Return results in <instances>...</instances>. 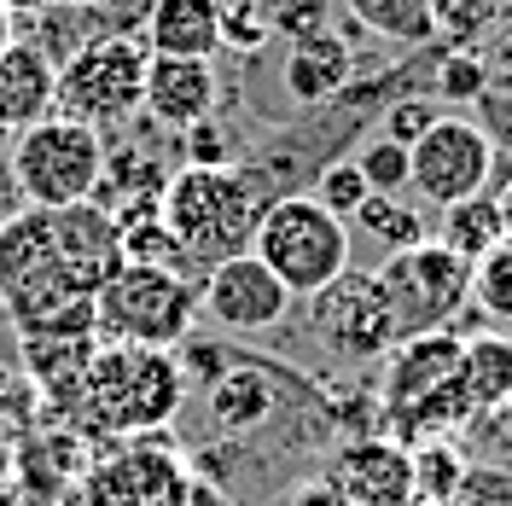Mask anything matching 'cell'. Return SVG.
<instances>
[{
	"instance_id": "obj_1",
	"label": "cell",
	"mask_w": 512,
	"mask_h": 506,
	"mask_svg": "<svg viewBox=\"0 0 512 506\" xmlns=\"http://www.w3.org/2000/svg\"><path fill=\"white\" fill-rule=\"evenodd\" d=\"M99 285L70 262L47 210H12L0 222V309L12 332H94Z\"/></svg>"
},
{
	"instance_id": "obj_2",
	"label": "cell",
	"mask_w": 512,
	"mask_h": 506,
	"mask_svg": "<svg viewBox=\"0 0 512 506\" xmlns=\"http://www.w3.org/2000/svg\"><path fill=\"white\" fill-rule=\"evenodd\" d=\"M187 408V367L175 349H146V344H105L99 338L88 379L76 396V425L94 437H158L175 425V413Z\"/></svg>"
},
{
	"instance_id": "obj_3",
	"label": "cell",
	"mask_w": 512,
	"mask_h": 506,
	"mask_svg": "<svg viewBox=\"0 0 512 506\" xmlns=\"http://www.w3.org/2000/svg\"><path fill=\"white\" fill-rule=\"evenodd\" d=\"M158 216L175 239L181 274H210L216 262L251 251V233L262 222V198L245 187L239 169H198L181 163L158 192Z\"/></svg>"
},
{
	"instance_id": "obj_4",
	"label": "cell",
	"mask_w": 512,
	"mask_h": 506,
	"mask_svg": "<svg viewBox=\"0 0 512 506\" xmlns=\"http://www.w3.org/2000/svg\"><path fill=\"white\" fill-rule=\"evenodd\" d=\"M181 367H187V390L204 396V413L222 437H251L291 413V402H320L315 384L280 367L274 355H251L233 344H192Z\"/></svg>"
},
{
	"instance_id": "obj_5",
	"label": "cell",
	"mask_w": 512,
	"mask_h": 506,
	"mask_svg": "<svg viewBox=\"0 0 512 506\" xmlns=\"http://www.w3.org/2000/svg\"><path fill=\"white\" fill-rule=\"evenodd\" d=\"M198 320V280L163 262H117V274L94 291V332L105 344L181 349Z\"/></svg>"
},
{
	"instance_id": "obj_6",
	"label": "cell",
	"mask_w": 512,
	"mask_h": 506,
	"mask_svg": "<svg viewBox=\"0 0 512 506\" xmlns=\"http://www.w3.org/2000/svg\"><path fill=\"white\" fill-rule=\"evenodd\" d=\"M251 251L291 297H315L338 274H350V222H338L315 192H286L262 210Z\"/></svg>"
},
{
	"instance_id": "obj_7",
	"label": "cell",
	"mask_w": 512,
	"mask_h": 506,
	"mask_svg": "<svg viewBox=\"0 0 512 506\" xmlns=\"http://www.w3.org/2000/svg\"><path fill=\"white\" fill-rule=\"evenodd\" d=\"M6 175H12V187H18V198H24L30 210L82 204V198H94L99 181H105V134L53 111V117H41L35 128L12 134Z\"/></svg>"
},
{
	"instance_id": "obj_8",
	"label": "cell",
	"mask_w": 512,
	"mask_h": 506,
	"mask_svg": "<svg viewBox=\"0 0 512 506\" xmlns=\"http://www.w3.org/2000/svg\"><path fill=\"white\" fill-rule=\"evenodd\" d=\"M146 41L140 35H94V41H76L59 64V99L53 111L70 123L88 128H123L128 117H140L146 105Z\"/></svg>"
},
{
	"instance_id": "obj_9",
	"label": "cell",
	"mask_w": 512,
	"mask_h": 506,
	"mask_svg": "<svg viewBox=\"0 0 512 506\" xmlns=\"http://www.w3.org/2000/svg\"><path fill=\"white\" fill-rule=\"evenodd\" d=\"M373 285L384 297V315L396 326V344L419 332H448L472 303V262L454 256L448 245L425 239L408 251H390L373 268Z\"/></svg>"
},
{
	"instance_id": "obj_10",
	"label": "cell",
	"mask_w": 512,
	"mask_h": 506,
	"mask_svg": "<svg viewBox=\"0 0 512 506\" xmlns=\"http://www.w3.org/2000/svg\"><path fill=\"white\" fill-rule=\"evenodd\" d=\"M489 175H495V140L472 117H454V111L431 117V128L408 146V192H419L437 210L489 192Z\"/></svg>"
},
{
	"instance_id": "obj_11",
	"label": "cell",
	"mask_w": 512,
	"mask_h": 506,
	"mask_svg": "<svg viewBox=\"0 0 512 506\" xmlns=\"http://www.w3.org/2000/svg\"><path fill=\"white\" fill-rule=\"evenodd\" d=\"M88 506H192L198 472L169 437H128L111 460L88 466Z\"/></svg>"
},
{
	"instance_id": "obj_12",
	"label": "cell",
	"mask_w": 512,
	"mask_h": 506,
	"mask_svg": "<svg viewBox=\"0 0 512 506\" xmlns=\"http://www.w3.org/2000/svg\"><path fill=\"white\" fill-rule=\"evenodd\" d=\"M309 326L338 361H384L396 349V326L384 315V297L373 285V268H350L309 297Z\"/></svg>"
},
{
	"instance_id": "obj_13",
	"label": "cell",
	"mask_w": 512,
	"mask_h": 506,
	"mask_svg": "<svg viewBox=\"0 0 512 506\" xmlns=\"http://www.w3.org/2000/svg\"><path fill=\"white\" fill-rule=\"evenodd\" d=\"M198 309L227 338H251V332H274L291 315V291L268 274V262L256 251H239L198 280Z\"/></svg>"
},
{
	"instance_id": "obj_14",
	"label": "cell",
	"mask_w": 512,
	"mask_h": 506,
	"mask_svg": "<svg viewBox=\"0 0 512 506\" xmlns=\"http://www.w3.org/2000/svg\"><path fill=\"white\" fill-rule=\"evenodd\" d=\"M326 477L350 506H414V448L396 443L390 431L344 437Z\"/></svg>"
},
{
	"instance_id": "obj_15",
	"label": "cell",
	"mask_w": 512,
	"mask_h": 506,
	"mask_svg": "<svg viewBox=\"0 0 512 506\" xmlns=\"http://www.w3.org/2000/svg\"><path fill=\"white\" fill-rule=\"evenodd\" d=\"M460 338L466 332H419L384 355V384H379V413L384 419H402L408 408H419L425 396H437L454 367H460Z\"/></svg>"
},
{
	"instance_id": "obj_16",
	"label": "cell",
	"mask_w": 512,
	"mask_h": 506,
	"mask_svg": "<svg viewBox=\"0 0 512 506\" xmlns=\"http://www.w3.org/2000/svg\"><path fill=\"white\" fill-rule=\"evenodd\" d=\"M222 99V76L210 59H152L146 64V117L169 134H187L192 123L216 117Z\"/></svg>"
},
{
	"instance_id": "obj_17",
	"label": "cell",
	"mask_w": 512,
	"mask_h": 506,
	"mask_svg": "<svg viewBox=\"0 0 512 506\" xmlns=\"http://www.w3.org/2000/svg\"><path fill=\"white\" fill-rule=\"evenodd\" d=\"M53 99H59V64L47 47L35 41H12L0 53V134H24L41 117H53Z\"/></svg>"
},
{
	"instance_id": "obj_18",
	"label": "cell",
	"mask_w": 512,
	"mask_h": 506,
	"mask_svg": "<svg viewBox=\"0 0 512 506\" xmlns=\"http://www.w3.org/2000/svg\"><path fill=\"white\" fill-rule=\"evenodd\" d=\"M152 59H216L222 53V0H152L140 18Z\"/></svg>"
},
{
	"instance_id": "obj_19",
	"label": "cell",
	"mask_w": 512,
	"mask_h": 506,
	"mask_svg": "<svg viewBox=\"0 0 512 506\" xmlns=\"http://www.w3.org/2000/svg\"><path fill=\"white\" fill-rule=\"evenodd\" d=\"M94 349H99V332H18V355H24L30 379L41 384L47 402H59V413H76Z\"/></svg>"
},
{
	"instance_id": "obj_20",
	"label": "cell",
	"mask_w": 512,
	"mask_h": 506,
	"mask_svg": "<svg viewBox=\"0 0 512 506\" xmlns=\"http://www.w3.org/2000/svg\"><path fill=\"white\" fill-rule=\"evenodd\" d=\"M454 384H460L472 419L512 413V332H472V338H460Z\"/></svg>"
},
{
	"instance_id": "obj_21",
	"label": "cell",
	"mask_w": 512,
	"mask_h": 506,
	"mask_svg": "<svg viewBox=\"0 0 512 506\" xmlns=\"http://www.w3.org/2000/svg\"><path fill=\"white\" fill-rule=\"evenodd\" d=\"M350 88V53L332 41V35H309V41H297L286 59V94L297 105H326V99H338Z\"/></svg>"
},
{
	"instance_id": "obj_22",
	"label": "cell",
	"mask_w": 512,
	"mask_h": 506,
	"mask_svg": "<svg viewBox=\"0 0 512 506\" xmlns=\"http://www.w3.org/2000/svg\"><path fill=\"white\" fill-rule=\"evenodd\" d=\"M344 6L361 30H373L379 41H396V47H431L443 30L431 0H344Z\"/></svg>"
},
{
	"instance_id": "obj_23",
	"label": "cell",
	"mask_w": 512,
	"mask_h": 506,
	"mask_svg": "<svg viewBox=\"0 0 512 506\" xmlns=\"http://www.w3.org/2000/svg\"><path fill=\"white\" fill-rule=\"evenodd\" d=\"M507 233H501V210H495V192H478V198H460V204H448L443 210V233H437V245H448L454 256H466V262H478L501 245Z\"/></svg>"
},
{
	"instance_id": "obj_24",
	"label": "cell",
	"mask_w": 512,
	"mask_h": 506,
	"mask_svg": "<svg viewBox=\"0 0 512 506\" xmlns=\"http://www.w3.org/2000/svg\"><path fill=\"white\" fill-rule=\"evenodd\" d=\"M472 472V460L460 448L437 443H414V506H454L460 501V483Z\"/></svg>"
},
{
	"instance_id": "obj_25",
	"label": "cell",
	"mask_w": 512,
	"mask_h": 506,
	"mask_svg": "<svg viewBox=\"0 0 512 506\" xmlns=\"http://www.w3.org/2000/svg\"><path fill=\"white\" fill-rule=\"evenodd\" d=\"M350 227H361L367 239H379L384 256H390V251H408V245H425V239H431L425 210L402 204V198H384V192H373V198L361 204V216H355Z\"/></svg>"
},
{
	"instance_id": "obj_26",
	"label": "cell",
	"mask_w": 512,
	"mask_h": 506,
	"mask_svg": "<svg viewBox=\"0 0 512 506\" xmlns=\"http://www.w3.org/2000/svg\"><path fill=\"white\" fill-rule=\"evenodd\" d=\"M355 169H361V181L373 192H384V198H396V192H408V146L402 140H390V134H367L361 146L350 152Z\"/></svg>"
},
{
	"instance_id": "obj_27",
	"label": "cell",
	"mask_w": 512,
	"mask_h": 506,
	"mask_svg": "<svg viewBox=\"0 0 512 506\" xmlns=\"http://www.w3.org/2000/svg\"><path fill=\"white\" fill-rule=\"evenodd\" d=\"M472 303L489 320H512V239L472 262Z\"/></svg>"
},
{
	"instance_id": "obj_28",
	"label": "cell",
	"mask_w": 512,
	"mask_h": 506,
	"mask_svg": "<svg viewBox=\"0 0 512 506\" xmlns=\"http://www.w3.org/2000/svg\"><path fill=\"white\" fill-rule=\"evenodd\" d=\"M315 198L332 210V216H338V222H355V216H361V204L373 198V187L361 181L355 158H332V163L315 175Z\"/></svg>"
},
{
	"instance_id": "obj_29",
	"label": "cell",
	"mask_w": 512,
	"mask_h": 506,
	"mask_svg": "<svg viewBox=\"0 0 512 506\" xmlns=\"http://www.w3.org/2000/svg\"><path fill=\"white\" fill-rule=\"evenodd\" d=\"M437 82L448 99H483L489 94V70L478 53H437Z\"/></svg>"
},
{
	"instance_id": "obj_30",
	"label": "cell",
	"mask_w": 512,
	"mask_h": 506,
	"mask_svg": "<svg viewBox=\"0 0 512 506\" xmlns=\"http://www.w3.org/2000/svg\"><path fill=\"white\" fill-rule=\"evenodd\" d=\"M454 506H512V466L472 460V472L460 483V501Z\"/></svg>"
},
{
	"instance_id": "obj_31",
	"label": "cell",
	"mask_w": 512,
	"mask_h": 506,
	"mask_svg": "<svg viewBox=\"0 0 512 506\" xmlns=\"http://www.w3.org/2000/svg\"><path fill=\"white\" fill-rule=\"evenodd\" d=\"M431 99H419V94H402L390 111H384V123H379V134H390V140H402V146H414L419 134L431 128Z\"/></svg>"
},
{
	"instance_id": "obj_32",
	"label": "cell",
	"mask_w": 512,
	"mask_h": 506,
	"mask_svg": "<svg viewBox=\"0 0 512 506\" xmlns=\"http://www.w3.org/2000/svg\"><path fill=\"white\" fill-rule=\"evenodd\" d=\"M280 24H286L297 41L326 35V0H286V6H280Z\"/></svg>"
},
{
	"instance_id": "obj_33",
	"label": "cell",
	"mask_w": 512,
	"mask_h": 506,
	"mask_svg": "<svg viewBox=\"0 0 512 506\" xmlns=\"http://www.w3.org/2000/svg\"><path fill=\"white\" fill-rule=\"evenodd\" d=\"M280 506H350V501L338 495L332 477H309V483H291L286 495H280Z\"/></svg>"
},
{
	"instance_id": "obj_34",
	"label": "cell",
	"mask_w": 512,
	"mask_h": 506,
	"mask_svg": "<svg viewBox=\"0 0 512 506\" xmlns=\"http://www.w3.org/2000/svg\"><path fill=\"white\" fill-rule=\"evenodd\" d=\"M483 70H489V82H495V88H507V94H512V24L495 35V41H489V53H483Z\"/></svg>"
},
{
	"instance_id": "obj_35",
	"label": "cell",
	"mask_w": 512,
	"mask_h": 506,
	"mask_svg": "<svg viewBox=\"0 0 512 506\" xmlns=\"http://www.w3.org/2000/svg\"><path fill=\"white\" fill-rule=\"evenodd\" d=\"M0 506H59V495L41 483H12V489H0Z\"/></svg>"
},
{
	"instance_id": "obj_36",
	"label": "cell",
	"mask_w": 512,
	"mask_h": 506,
	"mask_svg": "<svg viewBox=\"0 0 512 506\" xmlns=\"http://www.w3.org/2000/svg\"><path fill=\"white\" fill-rule=\"evenodd\" d=\"M192 506H239V501L216 495V483H210V477H198V495H192Z\"/></svg>"
},
{
	"instance_id": "obj_37",
	"label": "cell",
	"mask_w": 512,
	"mask_h": 506,
	"mask_svg": "<svg viewBox=\"0 0 512 506\" xmlns=\"http://www.w3.org/2000/svg\"><path fill=\"white\" fill-rule=\"evenodd\" d=\"M495 210H501V233L512 239V175H507V187L495 192Z\"/></svg>"
},
{
	"instance_id": "obj_38",
	"label": "cell",
	"mask_w": 512,
	"mask_h": 506,
	"mask_svg": "<svg viewBox=\"0 0 512 506\" xmlns=\"http://www.w3.org/2000/svg\"><path fill=\"white\" fill-rule=\"evenodd\" d=\"M12 41H18V30H12V6H6V0H0V53H6V47H12Z\"/></svg>"
},
{
	"instance_id": "obj_39",
	"label": "cell",
	"mask_w": 512,
	"mask_h": 506,
	"mask_svg": "<svg viewBox=\"0 0 512 506\" xmlns=\"http://www.w3.org/2000/svg\"><path fill=\"white\" fill-rule=\"evenodd\" d=\"M64 6H99V0H64Z\"/></svg>"
}]
</instances>
